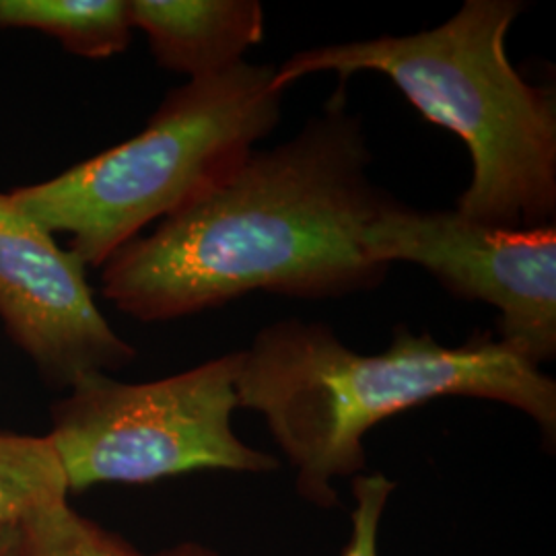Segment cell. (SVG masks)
Wrapping results in <instances>:
<instances>
[{
    "mask_svg": "<svg viewBox=\"0 0 556 556\" xmlns=\"http://www.w3.org/2000/svg\"><path fill=\"white\" fill-rule=\"evenodd\" d=\"M344 85L295 137L254 149L197 199L101 264V295L139 321H172L254 291L298 299L378 289L390 266L365 231L392 200Z\"/></svg>",
    "mask_w": 556,
    "mask_h": 556,
    "instance_id": "obj_1",
    "label": "cell"
},
{
    "mask_svg": "<svg viewBox=\"0 0 556 556\" xmlns=\"http://www.w3.org/2000/svg\"><path fill=\"white\" fill-rule=\"evenodd\" d=\"M239 408L260 413L295 470L299 497L340 507L334 480L363 475L365 435L435 397L493 400L521 410L555 450L556 381L493 332L459 346L394 328L388 351L363 355L324 321L285 318L241 351Z\"/></svg>",
    "mask_w": 556,
    "mask_h": 556,
    "instance_id": "obj_2",
    "label": "cell"
},
{
    "mask_svg": "<svg viewBox=\"0 0 556 556\" xmlns=\"http://www.w3.org/2000/svg\"><path fill=\"white\" fill-rule=\"evenodd\" d=\"M519 0H466L456 15L413 36H379L309 48L285 60L275 85L334 73L338 85L371 71L418 112L468 147L472 179L457 199L464 219L507 231L555 227L556 98L523 79L505 38Z\"/></svg>",
    "mask_w": 556,
    "mask_h": 556,
    "instance_id": "obj_3",
    "label": "cell"
},
{
    "mask_svg": "<svg viewBox=\"0 0 556 556\" xmlns=\"http://www.w3.org/2000/svg\"><path fill=\"white\" fill-rule=\"evenodd\" d=\"M275 73L241 60L188 80L165 96L137 137L9 197L52 236H71L68 250L85 266H101L275 132L285 98Z\"/></svg>",
    "mask_w": 556,
    "mask_h": 556,
    "instance_id": "obj_4",
    "label": "cell"
},
{
    "mask_svg": "<svg viewBox=\"0 0 556 556\" xmlns=\"http://www.w3.org/2000/svg\"><path fill=\"white\" fill-rule=\"evenodd\" d=\"M243 353L147 383L85 374L52 413L50 439L68 491L147 484L202 470L277 472V457L245 445L231 427Z\"/></svg>",
    "mask_w": 556,
    "mask_h": 556,
    "instance_id": "obj_5",
    "label": "cell"
},
{
    "mask_svg": "<svg viewBox=\"0 0 556 556\" xmlns=\"http://www.w3.org/2000/svg\"><path fill=\"white\" fill-rule=\"evenodd\" d=\"M379 264L410 262L447 293L498 312L495 337L540 367L556 357V227L507 231L390 200L365 231Z\"/></svg>",
    "mask_w": 556,
    "mask_h": 556,
    "instance_id": "obj_6",
    "label": "cell"
},
{
    "mask_svg": "<svg viewBox=\"0 0 556 556\" xmlns=\"http://www.w3.org/2000/svg\"><path fill=\"white\" fill-rule=\"evenodd\" d=\"M85 264L0 192V321L41 374L71 386L137 358L112 330Z\"/></svg>",
    "mask_w": 556,
    "mask_h": 556,
    "instance_id": "obj_7",
    "label": "cell"
},
{
    "mask_svg": "<svg viewBox=\"0 0 556 556\" xmlns=\"http://www.w3.org/2000/svg\"><path fill=\"white\" fill-rule=\"evenodd\" d=\"M128 13L161 66L188 80L236 66L264 38L258 0H128Z\"/></svg>",
    "mask_w": 556,
    "mask_h": 556,
    "instance_id": "obj_8",
    "label": "cell"
},
{
    "mask_svg": "<svg viewBox=\"0 0 556 556\" xmlns=\"http://www.w3.org/2000/svg\"><path fill=\"white\" fill-rule=\"evenodd\" d=\"M31 29L80 59H110L128 48V0H0V31Z\"/></svg>",
    "mask_w": 556,
    "mask_h": 556,
    "instance_id": "obj_9",
    "label": "cell"
},
{
    "mask_svg": "<svg viewBox=\"0 0 556 556\" xmlns=\"http://www.w3.org/2000/svg\"><path fill=\"white\" fill-rule=\"evenodd\" d=\"M50 439L0 433V530L21 528L43 507L68 501Z\"/></svg>",
    "mask_w": 556,
    "mask_h": 556,
    "instance_id": "obj_10",
    "label": "cell"
},
{
    "mask_svg": "<svg viewBox=\"0 0 556 556\" xmlns=\"http://www.w3.org/2000/svg\"><path fill=\"white\" fill-rule=\"evenodd\" d=\"M21 530L25 556H142L124 538L79 516L68 501L43 507Z\"/></svg>",
    "mask_w": 556,
    "mask_h": 556,
    "instance_id": "obj_11",
    "label": "cell"
},
{
    "mask_svg": "<svg viewBox=\"0 0 556 556\" xmlns=\"http://www.w3.org/2000/svg\"><path fill=\"white\" fill-rule=\"evenodd\" d=\"M396 482L381 472L353 477L355 509L351 516V536L340 556H379L378 534L388 498L394 493Z\"/></svg>",
    "mask_w": 556,
    "mask_h": 556,
    "instance_id": "obj_12",
    "label": "cell"
},
{
    "mask_svg": "<svg viewBox=\"0 0 556 556\" xmlns=\"http://www.w3.org/2000/svg\"><path fill=\"white\" fill-rule=\"evenodd\" d=\"M21 528L0 530V556H25L23 555V530Z\"/></svg>",
    "mask_w": 556,
    "mask_h": 556,
    "instance_id": "obj_13",
    "label": "cell"
},
{
    "mask_svg": "<svg viewBox=\"0 0 556 556\" xmlns=\"http://www.w3.org/2000/svg\"><path fill=\"white\" fill-rule=\"evenodd\" d=\"M155 556H220L215 553V551H211L208 546H202L199 542H181L178 546H174V548H167V551H163L160 555Z\"/></svg>",
    "mask_w": 556,
    "mask_h": 556,
    "instance_id": "obj_14",
    "label": "cell"
}]
</instances>
